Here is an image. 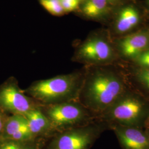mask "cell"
<instances>
[{
    "mask_svg": "<svg viewBox=\"0 0 149 149\" xmlns=\"http://www.w3.org/2000/svg\"><path fill=\"white\" fill-rule=\"evenodd\" d=\"M127 91L116 72L104 68L86 70L78 101L97 117Z\"/></svg>",
    "mask_w": 149,
    "mask_h": 149,
    "instance_id": "6da1fadb",
    "label": "cell"
},
{
    "mask_svg": "<svg viewBox=\"0 0 149 149\" xmlns=\"http://www.w3.org/2000/svg\"><path fill=\"white\" fill-rule=\"evenodd\" d=\"M85 71H76L33 82L24 90L40 106H49L78 101Z\"/></svg>",
    "mask_w": 149,
    "mask_h": 149,
    "instance_id": "7a4b0ae2",
    "label": "cell"
},
{
    "mask_svg": "<svg viewBox=\"0 0 149 149\" xmlns=\"http://www.w3.org/2000/svg\"><path fill=\"white\" fill-rule=\"evenodd\" d=\"M149 113V102L136 93L127 91L112 106L97 117L108 126L143 128Z\"/></svg>",
    "mask_w": 149,
    "mask_h": 149,
    "instance_id": "3957f363",
    "label": "cell"
},
{
    "mask_svg": "<svg viewBox=\"0 0 149 149\" xmlns=\"http://www.w3.org/2000/svg\"><path fill=\"white\" fill-rule=\"evenodd\" d=\"M39 108L48 118L54 135L70 129L84 126L97 120V116L78 101L40 106Z\"/></svg>",
    "mask_w": 149,
    "mask_h": 149,
    "instance_id": "277c9868",
    "label": "cell"
},
{
    "mask_svg": "<svg viewBox=\"0 0 149 149\" xmlns=\"http://www.w3.org/2000/svg\"><path fill=\"white\" fill-rule=\"evenodd\" d=\"M109 127L103 122H94L55 134L47 149H90L101 134Z\"/></svg>",
    "mask_w": 149,
    "mask_h": 149,
    "instance_id": "5b68a950",
    "label": "cell"
},
{
    "mask_svg": "<svg viewBox=\"0 0 149 149\" xmlns=\"http://www.w3.org/2000/svg\"><path fill=\"white\" fill-rule=\"evenodd\" d=\"M38 107V103L19 87L15 77H9L0 85V108L7 114L24 116Z\"/></svg>",
    "mask_w": 149,
    "mask_h": 149,
    "instance_id": "8992f818",
    "label": "cell"
},
{
    "mask_svg": "<svg viewBox=\"0 0 149 149\" xmlns=\"http://www.w3.org/2000/svg\"><path fill=\"white\" fill-rule=\"evenodd\" d=\"M114 54L111 44L105 39L93 37L86 40L76 49L75 61L90 65H102L110 63Z\"/></svg>",
    "mask_w": 149,
    "mask_h": 149,
    "instance_id": "52a82bcc",
    "label": "cell"
},
{
    "mask_svg": "<svg viewBox=\"0 0 149 149\" xmlns=\"http://www.w3.org/2000/svg\"><path fill=\"white\" fill-rule=\"evenodd\" d=\"M114 132L123 149H149V132L143 128L114 125Z\"/></svg>",
    "mask_w": 149,
    "mask_h": 149,
    "instance_id": "ba28073f",
    "label": "cell"
},
{
    "mask_svg": "<svg viewBox=\"0 0 149 149\" xmlns=\"http://www.w3.org/2000/svg\"><path fill=\"white\" fill-rule=\"evenodd\" d=\"M28 127L34 138H51L54 135L51 125L39 107L33 109L24 116Z\"/></svg>",
    "mask_w": 149,
    "mask_h": 149,
    "instance_id": "9c48e42d",
    "label": "cell"
},
{
    "mask_svg": "<svg viewBox=\"0 0 149 149\" xmlns=\"http://www.w3.org/2000/svg\"><path fill=\"white\" fill-rule=\"evenodd\" d=\"M119 49L127 58L135 59L145 50L149 49V37L145 33H135L120 40Z\"/></svg>",
    "mask_w": 149,
    "mask_h": 149,
    "instance_id": "30bf717a",
    "label": "cell"
},
{
    "mask_svg": "<svg viewBox=\"0 0 149 149\" xmlns=\"http://www.w3.org/2000/svg\"><path fill=\"white\" fill-rule=\"evenodd\" d=\"M140 19L138 11L133 6H127L120 11L116 21L117 30L125 33L136 26Z\"/></svg>",
    "mask_w": 149,
    "mask_h": 149,
    "instance_id": "8fae6325",
    "label": "cell"
},
{
    "mask_svg": "<svg viewBox=\"0 0 149 149\" xmlns=\"http://www.w3.org/2000/svg\"><path fill=\"white\" fill-rule=\"evenodd\" d=\"M28 127L27 120L24 116H9L6 122L0 139H9L11 136Z\"/></svg>",
    "mask_w": 149,
    "mask_h": 149,
    "instance_id": "7c38bea8",
    "label": "cell"
},
{
    "mask_svg": "<svg viewBox=\"0 0 149 149\" xmlns=\"http://www.w3.org/2000/svg\"><path fill=\"white\" fill-rule=\"evenodd\" d=\"M108 0H85L82 7L86 16L96 18L105 14L108 8Z\"/></svg>",
    "mask_w": 149,
    "mask_h": 149,
    "instance_id": "4fadbf2b",
    "label": "cell"
},
{
    "mask_svg": "<svg viewBox=\"0 0 149 149\" xmlns=\"http://www.w3.org/2000/svg\"><path fill=\"white\" fill-rule=\"evenodd\" d=\"M39 139L28 141H18L0 139V149H39Z\"/></svg>",
    "mask_w": 149,
    "mask_h": 149,
    "instance_id": "5bb4252c",
    "label": "cell"
},
{
    "mask_svg": "<svg viewBox=\"0 0 149 149\" xmlns=\"http://www.w3.org/2000/svg\"><path fill=\"white\" fill-rule=\"evenodd\" d=\"M43 8L54 16H61L65 13L60 0H39Z\"/></svg>",
    "mask_w": 149,
    "mask_h": 149,
    "instance_id": "9a60e30c",
    "label": "cell"
},
{
    "mask_svg": "<svg viewBox=\"0 0 149 149\" xmlns=\"http://www.w3.org/2000/svg\"><path fill=\"white\" fill-rule=\"evenodd\" d=\"M135 77L139 84L149 93V69L140 68L136 71Z\"/></svg>",
    "mask_w": 149,
    "mask_h": 149,
    "instance_id": "2e32d148",
    "label": "cell"
},
{
    "mask_svg": "<svg viewBox=\"0 0 149 149\" xmlns=\"http://www.w3.org/2000/svg\"><path fill=\"white\" fill-rule=\"evenodd\" d=\"M65 13L75 11L79 8L81 0H60Z\"/></svg>",
    "mask_w": 149,
    "mask_h": 149,
    "instance_id": "e0dca14e",
    "label": "cell"
},
{
    "mask_svg": "<svg viewBox=\"0 0 149 149\" xmlns=\"http://www.w3.org/2000/svg\"><path fill=\"white\" fill-rule=\"evenodd\" d=\"M134 60L140 66V68L149 69V49L139 55Z\"/></svg>",
    "mask_w": 149,
    "mask_h": 149,
    "instance_id": "ac0fdd59",
    "label": "cell"
},
{
    "mask_svg": "<svg viewBox=\"0 0 149 149\" xmlns=\"http://www.w3.org/2000/svg\"><path fill=\"white\" fill-rule=\"evenodd\" d=\"M8 116H8V114H7L6 112L3 111L0 108V136L2 133L6 122L8 117Z\"/></svg>",
    "mask_w": 149,
    "mask_h": 149,
    "instance_id": "d6986e66",
    "label": "cell"
},
{
    "mask_svg": "<svg viewBox=\"0 0 149 149\" xmlns=\"http://www.w3.org/2000/svg\"><path fill=\"white\" fill-rule=\"evenodd\" d=\"M143 129H145L146 131L149 132V113L146 118L145 122H144V125H143Z\"/></svg>",
    "mask_w": 149,
    "mask_h": 149,
    "instance_id": "ffe728a7",
    "label": "cell"
},
{
    "mask_svg": "<svg viewBox=\"0 0 149 149\" xmlns=\"http://www.w3.org/2000/svg\"><path fill=\"white\" fill-rule=\"evenodd\" d=\"M108 1H117V0H108Z\"/></svg>",
    "mask_w": 149,
    "mask_h": 149,
    "instance_id": "44dd1931",
    "label": "cell"
},
{
    "mask_svg": "<svg viewBox=\"0 0 149 149\" xmlns=\"http://www.w3.org/2000/svg\"><path fill=\"white\" fill-rule=\"evenodd\" d=\"M147 1H148V4L149 5V0H147Z\"/></svg>",
    "mask_w": 149,
    "mask_h": 149,
    "instance_id": "7402d4cb",
    "label": "cell"
},
{
    "mask_svg": "<svg viewBox=\"0 0 149 149\" xmlns=\"http://www.w3.org/2000/svg\"></svg>",
    "mask_w": 149,
    "mask_h": 149,
    "instance_id": "603a6c76",
    "label": "cell"
}]
</instances>
